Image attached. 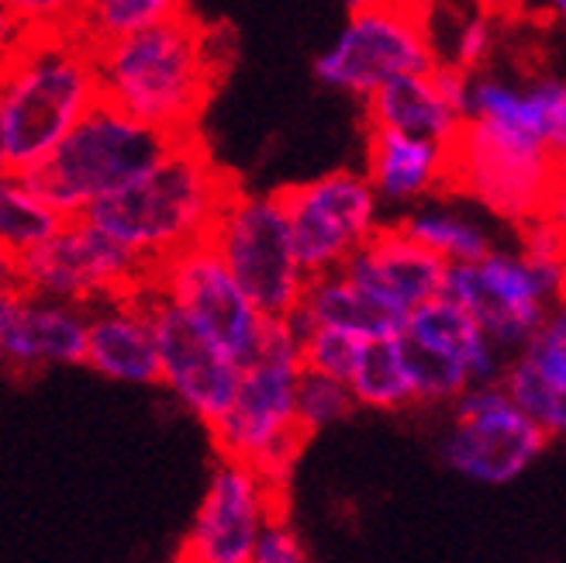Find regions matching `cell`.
<instances>
[{
    "instance_id": "obj_1",
    "label": "cell",
    "mask_w": 566,
    "mask_h": 563,
    "mask_svg": "<svg viewBox=\"0 0 566 563\" xmlns=\"http://www.w3.org/2000/svg\"><path fill=\"white\" fill-rule=\"evenodd\" d=\"M232 49L229 28L190 14L104 42L97 45L101 97L174 138L193 135L201 111L232 66Z\"/></svg>"
},
{
    "instance_id": "obj_2",
    "label": "cell",
    "mask_w": 566,
    "mask_h": 563,
    "mask_svg": "<svg viewBox=\"0 0 566 563\" xmlns=\"http://www.w3.org/2000/svg\"><path fill=\"white\" fill-rule=\"evenodd\" d=\"M101 101L97 45L80 32L8 35L0 87V166L21 177L39 166Z\"/></svg>"
},
{
    "instance_id": "obj_3",
    "label": "cell",
    "mask_w": 566,
    "mask_h": 563,
    "mask_svg": "<svg viewBox=\"0 0 566 563\" xmlns=\"http://www.w3.org/2000/svg\"><path fill=\"white\" fill-rule=\"evenodd\" d=\"M235 190V177L221 170L193 132L177 138L153 170L111 194L87 218L156 267L174 252L211 239Z\"/></svg>"
},
{
    "instance_id": "obj_4",
    "label": "cell",
    "mask_w": 566,
    "mask_h": 563,
    "mask_svg": "<svg viewBox=\"0 0 566 563\" xmlns=\"http://www.w3.org/2000/svg\"><path fill=\"white\" fill-rule=\"evenodd\" d=\"M304 374L301 335L291 319H266L260 346L242 363L239 390L211 429L218 457L252 463L273 491H287L307 436L297 421V384Z\"/></svg>"
},
{
    "instance_id": "obj_5",
    "label": "cell",
    "mask_w": 566,
    "mask_h": 563,
    "mask_svg": "<svg viewBox=\"0 0 566 563\" xmlns=\"http://www.w3.org/2000/svg\"><path fill=\"white\" fill-rule=\"evenodd\" d=\"M174 143V135L138 122L101 97L87 118L21 177L63 218H83L111 194L153 170Z\"/></svg>"
},
{
    "instance_id": "obj_6",
    "label": "cell",
    "mask_w": 566,
    "mask_h": 563,
    "mask_svg": "<svg viewBox=\"0 0 566 563\" xmlns=\"http://www.w3.org/2000/svg\"><path fill=\"white\" fill-rule=\"evenodd\" d=\"M436 66L429 0H377L349 11L346 28L315 60V76L328 91L366 101L390 80Z\"/></svg>"
},
{
    "instance_id": "obj_7",
    "label": "cell",
    "mask_w": 566,
    "mask_h": 563,
    "mask_svg": "<svg viewBox=\"0 0 566 563\" xmlns=\"http://www.w3.org/2000/svg\"><path fill=\"white\" fill-rule=\"evenodd\" d=\"M563 163L532 135L470 118L449 146V194H463L494 218L528 225L546 211Z\"/></svg>"
},
{
    "instance_id": "obj_8",
    "label": "cell",
    "mask_w": 566,
    "mask_h": 563,
    "mask_svg": "<svg viewBox=\"0 0 566 563\" xmlns=\"http://www.w3.org/2000/svg\"><path fill=\"white\" fill-rule=\"evenodd\" d=\"M446 294L467 307L501 353H518L566 301V260L491 249L484 260L449 267Z\"/></svg>"
},
{
    "instance_id": "obj_9",
    "label": "cell",
    "mask_w": 566,
    "mask_h": 563,
    "mask_svg": "<svg viewBox=\"0 0 566 563\" xmlns=\"http://www.w3.org/2000/svg\"><path fill=\"white\" fill-rule=\"evenodd\" d=\"M211 242L266 319H287L301 304L311 277L301 267L280 190L256 194L239 187L224 205Z\"/></svg>"
},
{
    "instance_id": "obj_10",
    "label": "cell",
    "mask_w": 566,
    "mask_h": 563,
    "mask_svg": "<svg viewBox=\"0 0 566 563\" xmlns=\"http://www.w3.org/2000/svg\"><path fill=\"white\" fill-rule=\"evenodd\" d=\"M149 270L146 260H138L125 242L107 236L87 215L70 218L49 242L4 263L8 284L87 307L118 294L146 291Z\"/></svg>"
},
{
    "instance_id": "obj_11",
    "label": "cell",
    "mask_w": 566,
    "mask_h": 563,
    "mask_svg": "<svg viewBox=\"0 0 566 563\" xmlns=\"http://www.w3.org/2000/svg\"><path fill=\"white\" fill-rule=\"evenodd\" d=\"M553 436L525 415L501 380L470 384L452 402V429L442 439L449 470L473 484H512L522 477Z\"/></svg>"
},
{
    "instance_id": "obj_12",
    "label": "cell",
    "mask_w": 566,
    "mask_h": 563,
    "mask_svg": "<svg viewBox=\"0 0 566 563\" xmlns=\"http://www.w3.org/2000/svg\"><path fill=\"white\" fill-rule=\"evenodd\" d=\"M307 277L343 270L353 252L380 232V194L366 174L335 170L280 187Z\"/></svg>"
},
{
    "instance_id": "obj_13",
    "label": "cell",
    "mask_w": 566,
    "mask_h": 563,
    "mask_svg": "<svg viewBox=\"0 0 566 563\" xmlns=\"http://www.w3.org/2000/svg\"><path fill=\"white\" fill-rule=\"evenodd\" d=\"M146 291L180 304L239 363H245L256 353L266 315L252 304V298L235 280L229 263L221 260V252L214 249L211 239L159 260L149 270Z\"/></svg>"
},
{
    "instance_id": "obj_14",
    "label": "cell",
    "mask_w": 566,
    "mask_h": 563,
    "mask_svg": "<svg viewBox=\"0 0 566 563\" xmlns=\"http://www.w3.org/2000/svg\"><path fill=\"white\" fill-rule=\"evenodd\" d=\"M283 515V494L242 460L221 457L184 540L197 563H252L270 522Z\"/></svg>"
},
{
    "instance_id": "obj_15",
    "label": "cell",
    "mask_w": 566,
    "mask_h": 563,
    "mask_svg": "<svg viewBox=\"0 0 566 563\" xmlns=\"http://www.w3.org/2000/svg\"><path fill=\"white\" fill-rule=\"evenodd\" d=\"M153 298V322L159 340V363H163V384L177 394V402L205 421H214L229 411L239 380L242 363L224 350L214 335L197 325L180 304Z\"/></svg>"
},
{
    "instance_id": "obj_16",
    "label": "cell",
    "mask_w": 566,
    "mask_h": 563,
    "mask_svg": "<svg viewBox=\"0 0 566 563\" xmlns=\"http://www.w3.org/2000/svg\"><path fill=\"white\" fill-rule=\"evenodd\" d=\"M91 307L8 284L0 294V353L8 367H76L87 359Z\"/></svg>"
},
{
    "instance_id": "obj_17",
    "label": "cell",
    "mask_w": 566,
    "mask_h": 563,
    "mask_svg": "<svg viewBox=\"0 0 566 563\" xmlns=\"http://www.w3.org/2000/svg\"><path fill=\"white\" fill-rule=\"evenodd\" d=\"M83 367L118 384H163L149 291H132L91 304L87 359H83Z\"/></svg>"
},
{
    "instance_id": "obj_18",
    "label": "cell",
    "mask_w": 566,
    "mask_h": 563,
    "mask_svg": "<svg viewBox=\"0 0 566 563\" xmlns=\"http://www.w3.org/2000/svg\"><path fill=\"white\" fill-rule=\"evenodd\" d=\"M343 270L356 284L398 304L408 315L418 304L446 294L449 284V263L429 246H421L401 221L380 225V232L370 242H363Z\"/></svg>"
},
{
    "instance_id": "obj_19",
    "label": "cell",
    "mask_w": 566,
    "mask_h": 563,
    "mask_svg": "<svg viewBox=\"0 0 566 563\" xmlns=\"http://www.w3.org/2000/svg\"><path fill=\"white\" fill-rule=\"evenodd\" d=\"M501 384L549 436H566V301L504 363Z\"/></svg>"
},
{
    "instance_id": "obj_20",
    "label": "cell",
    "mask_w": 566,
    "mask_h": 563,
    "mask_svg": "<svg viewBox=\"0 0 566 563\" xmlns=\"http://www.w3.org/2000/svg\"><path fill=\"white\" fill-rule=\"evenodd\" d=\"M470 118L532 135L535 143H543L566 166V80L563 76H535L525 87L473 76Z\"/></svg>"
},
{
    "instance_id": "obj_21",
    "label": "cell",
    "mask_w": 566,
    "mask_h": 563,
    "mask_svg": "<svg viewBox=\"0 0 566 563\" xmlns=\"http://www.w3.org/2000/svg\"><path fill=\"white\" fill-rule=\"evenodd\" d=\"M366 177L380 201L421 205L432 194H449V146L394 128L366 135Z\"/></svg>"
},
{
    "instance_id": "obj_22",
    "label": "cell",
    "mask_w": 566,
    "mask_h": 563,
    "mask_svg": "<svg viewBox=\"0 0 566 563\" xmlns=\"http://www.w3.org/2000/svg\"><path fill=\"white\" fill-rule=\"evenodd\" d=\"M287 319L297 329V335H304L315 325H332V329H346L359 335V340L401 335L408 325V312H401L398 304H390L377 298L374 291H366L363 284H356L346 270L311 277L301 304Z\"/></svg>"
},
{
    "instance_id": "obj_23",
    "label": "cell",
    "mask_w": 566,
    "mask_h": 563,
    "mask_svg": "<svg viewBox=\"0 0 566 563\" xmlns=\"http://www.w3.org/2000/svg\"><path fill=\"white\" fill-rule=\"evenodd\" d=\"M366 104V125L370 128H394L418 138H432V143L452 146L470 115L446 97L439 87L436 70L411 73L384 83L377 94L363 101Z\"/></svg>"
},
{
    "instance_id": "obj_24",
    "label": "cell",
    "mask_w": 566,
    "mask_h": 563,
    "mask_svg": "<svg viewBox=\"0 0 566 563\" xmlns=\"http://www.w3.org/2000/svg\"><path fill=\"white\" fill-rule=\"evenodd\" d=\"M405 332L415 335L418 343L463 363L473 384L501 380V374H504V363H507L504 353L494 346V340L480 329V322L467 312V307L449 294H439L432 301L418 304L408 315Z\"/></svg>"
},
{
    "instance_id": "obj_25",
    "label": "cell",
    "mask_w": 566,
    "mask_h": 563,
    "mask_svg": "<svg viewBox=\"0 0 566 563\" xmlns=\"http://www.w3.org/2000/svg\"><path fill=\"white\" fill-rule=\"evenodd\" d=\"M349 387L363 408L398 411L415 405V387L405 363L401 335H384V340H366L356 359Z\"/></svg>"
},
{
    "instance_id": "obj_26",
    "label": "cell",
    "mask_w": 566,
    "mask_h": 563,
    "mask_svg": "<svg viewBox=\"0 0 566 563\" xmlns=\"http://www.w3.org/2000/svg\"><path fill=\"white\" fill-rule=\"evenodd\" d=\"M66 221L70 218H63L42 194L28 187L24 177H4L0 184V252H4V263L49 242Z\"/></svg>"
},
{
    "instance_id": "obj_27",
    "label": "cell",
    "mask_w": 566,
    "mask_h": 563,
    "mask_svg": "<svg viewBox=\"0 0 566 563\" xmlns=\"http://www.w3.org/2000/svg\"><path fill=\"white\" fill-rule=\"evenodd\" d=\"M405 229L421 242L429 246L432 252L457 267V263H473V260H484L491 246V236L480 229V225L460 211H452L446 205H418L415 211H408L401 218Z\"/></svg>"
},
{
    "instance_id": "obj_28",
    "label": "cell",
    "mask_w": 566,
    "mask_h": 563,
    "mask_svg": "<svg viewBox=\"0 0 566 563\" xmlns=\"http://www.w3.org/2000/svg\"><path fill=\"white\" fill-rule=\"evenodd\" d=\"M184 14H187V0H87L80 35L94 45H104Z\"/></svg>"
},
{
    "instance_id": "obj_29",
    "label": "cell",
    "mask_w": 566,
    "mask_h": 563,
    "mask_svg": "<svg viewBox=\"0 0 566 563\" xmlns=\"http://www.w3.org/2000/svg\"><path fill=\"white\" fill-rule=\"evenodd\" d=\"M401 346L415 387V405H452L473 384L463 363L418 343L415 335L401 332Z\"/></svg>"
},
{
    "instance_id": "obj_30",
    "label": "cell",
    "mask_w": 566,
    "mask_h": 563,
    "mask_svg": "<svg viewBox=\"0 0 566 563\" xmlns=\"http://www.w3.org/2000/svg\"><path fill=\"white\" fill-rule=\"evenodd\" d=\"M353 408H359L356 394L346 380H335L325 374H301L297 384V421H301V432L311 439L315 432L335 426L353 415Z\"/></svg>"
},
{
    "instance_id": "obj_31",
    "label": "cell",
    "mask_w": 566,
    "mask_h": 563,
    "mask_svg": "<svg viewBox=\"0 0 566 563\" xmlns=\"http://www.w3.org/2000/svg\"><path fill=\"white\" fill-rule=\"evenodd\" d=\"M359 335L346 332V329H332V325H315L301 335V363L311 374H325L335 380H346L356 371V359L363 353Z\"/></svg>"
},
{
    "instance_id": "obj_32",
    "label": "cell",
    "mask_w": 566,
    "mask_h": 563,
    "mask_svg": "<svg viewBox=\"0 0 566 563\" xmlns=\"http://www.w3.org/2000/svg\"><path fill=\"white\" fill-rule=\"evenodd\" d=\"M494 42H497V14L473 4V11L457 14V21H452L449 45L442 49L439 60L476 76V70L484 66L488 55L494 52Z\"/></svg>"
},
{
    "instance_id": "obj_33",
    "label": "cell",
    "mask_w": 566,
    "mask_h": 563,
    "mask_svg": "<svg viewBox=\"0 0 566 563\" xmlns=\"http://www.w3.org/2000/svg\"><path fill=\"white\" fill-rule=\"evenodd\" d=\"M8 35L21 32H80L87 0H0Z\"/></svg>"
},
{
    "instance_id": "obj_34",
    "label": "cell",
    "mask_w": 566,
    "mask_h": 563,
    "mask_svg": "<svg viewBox=\"0 0 566 563\" xmlns=\"http://www.w3.org/2000/svg\"><path fill=\"white\" fill-rule=\"evenodd\" d=\"M252 563H311V556H307L304 543L297 540V532L287 525V519L276 515L270 522V529L263 532Z\"/></svg>"
},
{
    "instance_id": "obj_35",
    "label": "cell",
    "mask_w": 566,
    "mask_h": 563,
    "mask_svg": "<svg viewBox=\"0 0 566 563\" xmlns=\"http://www.w3.org/2000/svg\"><path fill=\"white\" fill-rule=\"evenodd\" d=\"M543 218L559 232V242H563V252H566V166H563L559 180L553 184V194H549V201H546Z\"/></svg>"
},
{
    "instance_id": "obj_36",
    "label": "cell",
    "mask_w": 566,
    "mask_h": 563,
    "mask_svg": "<svg viewBox=\"0 0 566 563\" xmlns=\"http://www.w3.org/2000/svg\"><path fill=\"white\" fill-rule=\"evenodd\" d=\"M473 4L491 11V14H497V18H504V14H515L522 8V0H473Z\"/></svg>"
},
{
    "instance_id": "obj_37",
    "label": "cell",
    "mask_w": 566,
    "mask_h": 563,
    "mask_svg": "<svg viewBox=\"0 0 566 563\" xmlns=\"http://www.w3.org/2000/svg\"><path fill=\"white\" fill-rule=\"evenodd\" d=\"M343 4H346L349 11H359V8H366V4H377V0H343Z\"/></svg>"
},
{
    "instance_id": "obj_38",
    "label": "cell",
    "mask_w": 566,
    "mask_h": 563,
    "mask_svg": "<svg viewBox=\"0 0 566 563\" xmlns=\"http://www.w3.org/2000/svg\"><path fill=\"white\" fill-rule=\"evenodd\" d=\"M549 8L556 11V18H563V21H566V0H549Z\"/></svg>"
},
{
    "instance_id": "obj_39",
    "label": "cell",
    "mask_w": 566,
    "mask_h": 563,
    "mask_svg": "<svg viewBox=\"0 0 566 563\" xmlns=\"http://www.w3.org/2000/svg\"><path fill=\"white\" fill-rule=\"evenodd\" d=\"M174 563H197V560H193V556H187V553H180V556H177Z\"/></svg>"
}]
</instances>
